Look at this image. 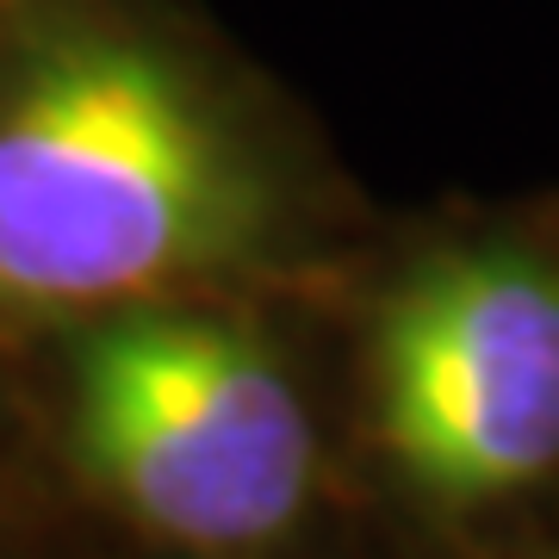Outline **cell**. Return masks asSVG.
Returning <instances> with one entry per match:
<instances>
[{"instance_id":"6da1fadb","label":"cell","mask_w":559,"mask_h":559,"mask_svg":"<svg viewBox=\"0 0 559 559\" xmlns=\"http://www.w3.org/2000/svg\"><path fill=\"white\" fill-rule=\"evenodd\" d=\"M286 237V156L193 25L156 0L0 13V323L205 299Z\"/></svg>"},{"instance_id":"7a4b0ae2","label":"cell","mask_w":559,"mask_h":559,"mask_svg":"<svg viewBox=\"0 0 559 559\" xmlns=\"http://www.w3.org/2000/svg\"><path fill=\"white\" fill-rule=\"evenodd\" d=\"M69 436L124 516L187 554H261L318 491V429L286 360L205 299L81 323Z\"/></svg>"},{"instance_id":"277c9868","label":"cell","mask_w":559,"mask_h":559,"mask_svg":"<svg viewBox=\"0 0 559 559\" xmlns=\"http://www.w3.org/2000/svg\"><path fill=\"white\" fill-rule=\"evenodd\" d=\"M7 7H13V0H0V13H7Z\"/></svg>"},{"instance_id":"3957f363","label":"cell","mask_w":559,"mask_h":559,"mask_svg":"<svg viewBox=\"0 0 559 559\" xmlns=\"http://www.w3.org/2000/svg\"><path fill=\"white\" fill-rule=\"evenodd\" d=\"M373 423L417 498L485 510L559 473V267L460 242L385 293Z\"/></svg>"}]
</instances>
